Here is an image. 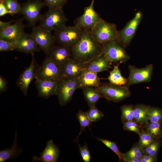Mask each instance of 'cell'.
<instances>
[{
    "label": "cell",
    "instance_id": "1",
    "mask_svg": "<svg viewBox=\"0 0 162 162\" xmlns=\"http://www.w3.org/2000/svg\"><path fill=\"white\" fill-rule=\"evenodd\" d=\"M72 57L86 63L100 55L101 49L91 35L90 32L84 30L78 41L71 48Z\"/></svg>",
    "mask_w": 162,
    "mask_h": 162
},
{
    "label": "cell",
    "instance_id": "2",
    "mask_svg": "<svg viewBox=\"0 0 162 162\" xmlns=\"http://www.w3.org/2000/svg\"><path fill=\"white\" fill-rule=\"evenodd\" d=\"M100 44L101 54L111 64L125 63L130 59L125 47L117 40H110Z\"/></svg>",
    "mask_w": 162,
    "mask_h": 162
},
{
    "label": "cell",
    "instance_id": "3",
    "mask_svg": "<svg viewBox=\"0 0 162 162\" xmlns=\"http://www.w3.org/2000/svg\"><path fill=\"white\" fill-rule=\"evenodd\" d=\"M67 20L62 8L49 9L42 14L39 26L50 32H54L66 26Z\"/></svg>",
    "mask_w": 162,
    "mask_h": 162
},
{
    "label": "cell",
    "instance_id": "4",
    "mask_svg": "<svg viewBox=\"0 0 162 162\" xmlns=\"http://www.w3.org/2000/svg\"><path fill=\"white\" fill-rule=\"evenodd\" d=\"M116 25L101 18L90 31L94 39L99 44L113 39L117 40Z\"/></svg>",
    "mask_w": 162,
    "mask_h": 162
},
{
    "label": "cell",
    "instance_id": "5",
    "mask_svg": "<svg viewBox=\"0 0 162 162\" xmlns=\"http://www.w3.org/2000/svg\"><path fill=\"white\" fill-rule=\"evenodd\" d=\"M83 31L74 25L65 26L54 31L56 43L58 45L72 47L79 40Z\"/></svg>",
    "mask_w": 162,
    "mask_h": 162
},
{
    "label": "cell",
    "instance_id": "6",
    "mask_svg": "<svg viewBox=\"0 0 162 162\" xmlns=\"http://www.w3.org/2000/svg\"><path fill=\"white\" fill-rule=\"evenodd\" d=\"M95 88L103 98L115 102L122 101L130 97L131 94L129 88L125 86H117L110 83L100 84Z\"/></svg>",
    "mask_w": 162,
    "mask_h": 162
},
{
    "label": "cell",
    "instance_id": "7",
    "mask_svg": "<svg viewBox=\"0 0 162 162\" xmlns=\"http://www.w3.org/2000/svg\"><path fill=\"white\" fill-rule=\"evenodd\" d=\"M79 78H61L59 80L56 95L60 105L64 106L68 104L75 91L80 88Z\"/></svg>",
    "mask_w": 162,
    "mask_h": 162
},
{
    "label": "cell",
    "instance_id": "8",
    "mask_svg": "<svg viewBox=\"0 0 162 162\" xmlns=\"http://www.w3.org/2000/svg\"><path fill=\"white\" fill-rule=\"evenodd\" d=\"M143 16L142 12L138 11L122 29L118 31L117 40L125 47L130 45Z\"/></svg>",
    "mask_w": 162,
    "mask_h": 162
},
{
    "label": "cell",
    "instance_id": "9",
    "mask_svg": "<svg viewBox=\"0 0 162 162\" xmlns=\"http://www.w3.org/2000/svg\"><path fill=\"white\" fill-rule=\"evenodd\" d=\"M45 6L42 0H28L21 6L19 13L22 14L30 26H35L40 21L42 14L41 9Z\"/></svg>",
    "mask_w": 162,
    "mask_h": 162
},
{
    "label": "cell",
    "instance_id": "10",
    "mask_svg": "<svg viewBox=\"0 0 162 162\" xmlns=\"http://www.w3.org/2000/svg\"><path fill=\"white\" fill-rule=\"evenodd\" d=\"M129 76L125 86L129 88L131 86L142 82H148L152 80L153 67L150 64L145 67L139 68L129 65L128 66Z\"/></svg>",
    "mask_w": 162,
    "mask_h": 162
},
{
    "label": "cell",
    "instance_id": "11",
    "mask_svg": "<svg viewBox=\"0 0 162 162\" xmlns=\"http://www.w3.org/2000/svg\"><path fill=\"white\" fill-rule=\"evenodd\" d=\"M51 32L39 26L33 27L31 33L40 49L47 55L56 43V39Z\"/></svg>",
    "mask_w": 162,
    "mask_h": 162
},
{
    "label": "cell",
    "instance_id": "12",
    "mask_svg": "<svg viewBox=\"0 0 162 162\" xmlns=\"http://www.w3.org/2000/svg\"><path fill=\"white\" fill-rule=\"evenodd\" d=\"M94 0H92L90 4L84 8V12L74 21V25L83 31H90L101 18L94 8Z\"/></svg>",
    "mask_w": 162,
    "mask_h": 162
},
{
    "label": "cell",
    "instance_id": "13",
    "mask_svg": "<svg viewBox=\"0 0 162 162\" xmlns=\"http://www.w3.org/2000/svg\"><path fill=\"white\" fill-rule=\"evenodd\" d=\"M62 73V68L47 56L41 66L39 67L37 79L59 80Z\"/></svg>",
    "mask_w": 162,
    "mask_h": 162
},
{
    "label": "cell",
    "instance_id": "14",
    "mask_svg": "<svg viewBox=\"0 0 162 162\" xmlns=\"http://www.w3.org/2000/svg\"><path fill=\"white\" fill-rule=\"evenodd\" d=\"M32 59L30 65L26 68L20 75L16 82V84L23 94L26 96L29 84L31 81L38 77L39 67L34 57L32 55Z\"/></svg>",
    "mask_w": 162,
    "mask_h": 162
},
{
    "label": "cell",
    "instance_id": "15",
    "mask_svg": "<svg viewBox=\"0 0 162 162\" xmlns=\"http://www.w3.org/2000/svg\"><path fill=\"white\" fill-rule=\"evenodd\" d=\"M61 78H79L86 70L85 63L72 57L63 67Z\"/></svg>",
    "mask_w": 162,
    "mask_h": 162
},
{
    "label": "cell",
    "instance_id": "16",
    "mask_svg": "<svg viewBox=\"0 0 162 162\" xmlns=\"http://www.w3.org/2000/svg\"><path fill=\"white\" fill-rule=\"evenodd\" d=\"M47 56L62 68L72 57L71 47L55 44Z\"/></svg>",
    "mask_w": 162,
    "mask_h": 162
},
{
    "label": "cell",
    "instance_id": "17",
    "mask_svg": "<svg viewBox=\"0 0 162 162\" xmlns=\"http://www.w3.org/2000/svg\"><path fill=\"white\" fill-rule=\"evenodd\" d=\"M23 21L22 18L18 19L13 24L0 31V39L11 42L17 40L24 32Z\"/></svg>",
    "mask_w": 162,
    "mask_h": 162
},
{
    "label": "cell",
    "instance_id": "18",
    "mask_svg": "<svg viewBox=\"0 0 162 162\" xmlns=\"http://www.w3.org/2000/svg\"><path fill=\"white\" fill-rule=\"evenodd\" d=\"M15 42L17 46L16 50L32 55L39 51L40 48L31 34L24 32Z\"/></svg>",
    "mask_w": 162,
    "mask_h": 162
},
{
    "label": "cell",
    "instance_id": "19",
    "mask_svg": "<svg viewBox=\"0 0 162 162\" xmlns=\"http://www.w3.org/2000/svg\"><path fill=\"white\" fill-rule=\"evenodd\" d=\"M59 81V80L36 79L35 84L38 96L47 99L56 95Z\"/></svg>",
    "mask_w": 162,
    "mask_h": 162
},
{
    "label": "cell",
    "instance_id": "20",
    "mask_svg": "<svg viewBox=\"0 0 162 162\" xmlns=\"http://www.w3.org/2000/svg\"><path fill=\"white\" fill-rule=\"evenodd\" d=\"M60 151L58 146L54 143L53 140L48 141L40 156H33L32 160L35 162H56L59 156Z\"/></svg>",
    "mask_w": 162,
    "mask_h": 162
},
{
    "label": "cell",
    "instance_id": "21",
    "mask_svg": "<svg viewBox=\"0 0 162 162\" xmlns=\"http://www.w3.org/2000/svg\"><path fill=\"white\" fill-rule=\"evenodd\" d=\"M112 64L102 54L94 58L85 63L86 70L98 73L108 70Z\"/></svg>",
    "mask_w": 162,
    "mask_h": 162
},
{
    "label": "cell",
    "instance_id": "22",
    "mask_svg": "<svg viewBox=\"0 0 162 162\" xmlns=\"http://www.w3.org/2000/svg\"><path fill=\"white\" fill-rule=\"evenodd\" d=\"M80 87H87L96 88L100 84V79L98 73L86 70L79 78Z\"/></svg>",
    "mask_w": 162,
    "mask_h": 162
},
{
    "label": "cell",
    "instance_id": "23",
    "mask_svg": "<svg viewBox=\"0 0 162 162\" xmlns=\"http://www.w3.org/2000/svg\"><path fill=\"white\" fill-rule=\"evenodd\" d=\"M17 134L16 131L14 140L12 147L10 148H6L0 151V162L17 158L22 151L19 148L17 143Z\"/></svg>",
    "mask_w": 162,
    "mask_h": 162
},
{
    "label": "cell",
    "instance_id": "24",
    "mask_svg": "<svg viewBox=\"0 0 162 162\" xmlns=\"http://www.w3.org/2000/svg\"><path fill=\"white\" fill-rule=\"evenodd\" d=\"M82 94L89 107L95 106L99 100L103 97L96 88L92 87H87L82 88Z\"/></svg>",
    "mask_w": 162,
    "mask_h": 162
},
{
    "label": "cell",
    "instance_id": "25",
    "mask_svg": "<svg viewBox=\"0 0 162 162\" xmlns=\"http://www.w3.org/2000/svg\"><path fill=\"white\" fill-rule=\"evenodd\" d=\"M149 106L142 104L133 106V120L140 126L143 125L148 122L147 116V111Z\"/></svg>",
    "mask_w": 162,
    "mask_h": 162
},
{
    "label": "cell",
    "instance_id": "26",
    "mask_svg": "<svg viewBox=\"0 0 162 162\" xmlns=\"http://www.w3.org/2000/svg\"><path fill=\"white\" fill-rule=\"evenodd\" d=\"M118 63L114 65L113 69L110 72L107 79L110 83L113 85L119 86H125L127 82V78L124 77L122 75L118 68Z\"/></svg>",
    "mask_w": 162,
    "mask_h": 162
},
{
    "label": "cell",
    "instance_id": "27",
    "mask_svg": "<svg viewBox=\"0 0 162 162\" xmlns=\"http://www.w3.org/2000/svg\"><path fill=\"white\" fill-rule=\"evenodd\" d=\"M144 130L152 136L155 139L161 138L162 137L161 122H149L143 125Z\"/></svg>",
    "mask_w": 162,
    "mask_h": 162
},
{
    "label": "cell",
    "instance_id": "28",
    "mask_svg": "<svg viewBox=\"0 0 162 162\" xmlns=\"http://www.w3.org/2000/svg\"><path fill=\"white\" fill-rule=\"evenodd\" d=\"M80 126V133L75 139V141L77 142L79 136L82 132L85 130L86 127H88L90 129V126L92 124V122L88 117L86 112H84L82 110H80L76 115Z\"/></svg>",
    "mask_w": 162,
    "mask_h": 162
},
{
    "label": "cell",
    "instance_id": "29",
    "mask_svg": "<svg viewBox=\"0 0 162 162\" xmlns=\"http://www.w3.org/2000/svg\"><path fill=\"white\" fill-rule=\"evenodd\" d=\"M143 149L141 148L138 143L135 144L127 152L123 153V159L125 162L133 159H140L143 154Z\"/></svg>",
    "mask_w": 162,
    "mask_h": 162
},
{
    "label": "cell",
    "instance_id": "30",
    "mask_svg": "<svg viewBox=\"0 0 162 162\" xmlns=\"http://www.w3.org/2000/svg\"><path fill=\"white\" fill-rule=\"evenodd\" d=\"M147 116L150 122H160L162 121V109L149 105L147 111Z\"/></svg>",
    "mask_w": 162,
    "mask_h": 162
},
{
    "label": "cell",
    "instance_id": "31",
    "mask_svg": "<svg viewBox=\"0 0 162 162\" xmlns=\"http://www.w3.org/2000/svg\"><path fill=\"white\" fill-rule=\"evenodd\" d=\"M160 139H155L148 146L143 149V154L157 156L161 144Z\"/></svg>",
    "mask_w": 162,
    "mask_h": 162
},
{
    "label": "cell",
    "instance_id": "32",
    "mask_svg": "<svg viewBox=\"0 0 162 162\" xmlns=\"http://www.w3.org/2000/svg\"><path fill=\"white\" fill-rule=\"evenodd\" d=\"M138 144L142 148L144 149L148 146L155 139L152 136L146 132L142 128Z\"/></svg>",
    "mask_w": 162,
    "mask_h": 162
},
{
    "label": "cell",
    "instance_id": "33",
    "mask_svg": "<svg viewBox=\"0 0 162 162\" xmlns=\"http://www.w3.org/2000/svg\"><path fill=\"white\" fill-rule=\"evenodd\" d=\"M120 109L121 112V118L122 122L133 120V105L131 104L123 105L121 107Z\"/></svg>",
    "mask_w": 162,
    "mask_h": 162
},
{
    "label": "cell",
    "instance_id": "34",
    "mask_svg": "<svg viewBox=\"0 0 162 162\" xmlns=\"http://www.w3.org/2000/svg\"><path fill=\"white\" fill-rule=\"evenodd\" d=\"M11 15L19 13L21 6L17 0H1Z\"/></svg>",
    "mask_w": 162,
    "mask_h": 162
},
{
    "label": "cell",
    "instance_id": "35",
    "mask_svg": "<svg viewBox=\"0 0 162 162\" xmlns=\"http://www.w3.org/2000/svg\"><path fill=\"white\" fill-rule=\"evenodd\" d=\"M96 139L113 152L118 157L120 161L122 160L123 153L120 151L116 143L103 138H97Z\"/></svg>",
    "mask_w": 162,
    "mask_h": 162
},
{
    "label": "cell",
    "instance_id": "36",
    "mask_svg": "<svg viewBox=\"0 0 162 162\" xmlns=\"http://www.w3.org/2000/svg\"><path fill=\"white\" fill-rule=\"evenodd\" d=\"M86 112L90 120L92 122L100 120L104 116L103 113L95 106L90 107Z\"/></svg>",
    "mask_w": 162,
    "mask_h": 162
},
{
    "label": "cell",
    "instance_id": "37",
    "mask_svg": "<svg viewBox=\"0 0 162 162\" xmlns=\"http://www.w3.org/2000/svg\"><path fill=\"white\" fill-rule=\"evenodd\" d=\"M124 130L133 131L140 135L141 126L134 120L129 121L122 122Z\"/></svg>",
    "mask_w": 162,
    "mask_h": 162
},
{
    "label": "cell",
    "instance_id": "38",
    "mask_svg": "<svg viewBox=\"0 0 162 162\" xmlns=\"http://www.w3.org/2000/svg\"><path fill=\"white\" fill-rule=\"evenodd\" d=\"M45 6L49 9L62 8L68 2V0H42Z\"/></svg>",
    "mask_w": 162,
    "mask_h": 162
},
{
    "label": "cell",
    "instance_id": "39",
    "mask_svg": "<svg viewBox=\"0 0 162 162\" xmlns=\"http://www.w3.org/2000/svg\"><path fill=\"white\" fill-rule=\"evenodd\" d=\"M17 46L15 42L8 41L0 39V51L5 52L16 50Z\"/></svg>",
    "mask_w": 162,
    "mask_h": 162
},
{
    "label": "cell",
    "instance_id": "40",
    "mask_svg": "<svg viewBox=\"0 0 162 162\" xmlns=\"http://www.w3.org/2000/svg\"><path fill=\"white\" fill-rule=\"evenodd\" d=\"M78 145L80 153L83 161L85 162H90L91 156L87 143H86L82 146Z\"/></svg>",
    "mask_w": 162,
    "mask_h": 162
},
{
    "label": "cell",
    "instance_id": "41",
    "mask_svg": "<svg viewBox=\"0 0 162 162\" xmlns=\"http://www.w3.org/2000/svg\"><path fill=\"white\" fill-rule=\"evenodd\" d=\"M140 162H155L157 161V156L143 154L140 158Z\"/></svg>",
    "mask_w": 162,
    "mask_h": 162
},
{
    "label": "cell",
    "instance_id": "42",
    "mask_svg": "<svg viewBox=\"0 0 162 162\" xmlns=\"http://www.w3.org/2000/svg\"><path fill=\"white\" fill-rule=\"evenodd\" d=\"M8 82L2 76H0V93L4 92L7 91Z\"/></svg>",
    "mask_w": 162,
    "mask_h": 162
},
{
    "label": "cell",
    "instance_id": "43",
    "mask_svg": "<svg viewBox=\"0 0 162 162\" xmlns=\"http://www.w3.org/2000/svg\"><path fill=\"white\" fill-rule=\"evenodd\" d=\"M7 14H9L11 15L10 12L6 8L2 1L0 0V16L1 17Z\"/></svg>",
    "mask_w": 162,
    "mask_h": 162
},
{
    "label": "cell",
    "instance_id": "44",
    "mask_svg": "<svg viewBox=\"0 0 162 162\" xmlns=\"http://www.w3.org/2000/svg\"><path fill=\"white\" fill-rule=\"evenodd\" d=\"M14 20H11L7 22H4L0 21V31H2L8 27L11 23L14 22Z\"/></svg>",
    "mask_w": 162,
    "mask_h": 162
},
{
    "label": "cell",
    "instance_id": "45",
    "mask_svg": "<svg viewBox=\"0 0 162 162\" xmlns=\"http://www.w3.org/2000/svg\"><path fill=\"white\" fill-rule=\"evenodd\" d=\"M127 162H140V159H133L129 160Z\"/></svg>",
    "mask_w": 162,
    "mask_h": 162
},
{
    "label": "cell",
    "instance_id": "46",
    "mask_svg": "<svg viewBox=\"0 0 162 162\" xmlns=\"http://www.w3.org/2000/svg\"></svg>",
    "mask_w": 162,
    "mask_h": 162
}]
</instances>
